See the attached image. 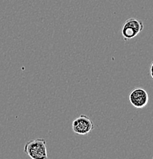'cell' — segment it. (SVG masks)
Here are the masks:
<instances>
[{
  "mask_svg": "<svg viewBox=\"0 0 153 159\" xmlns=\"http://www.w3.org/2000/svg\"><path fill=\"white\" fill-rule=\"evenodd\" d=\"M130 103L135 108L142 109L146 107L149 102L148 93L142 88H136L133 89L129 95Z\"/></svg>",
  "mask_w": 153,
  "mask_h": 159,
  "instance_id": "cell-4",
  "label": "cell"
},
{
  "mask_svg": "<svg viewBox=\"0 0 153 159\" xmlns=\"http://www.w3.org/2000/svg\"><path fill=\"white\" fill-rule=\"evenodd\" d=\"M93 121L86 115H80L72 122V129L75 134L86 135L94 129Z\"/></svg>",
  "mask_w": 153,
  "mask_h": 159,
  "instance_id": "cell-3",
  "label": "cell"
},
{
  "mask_svg": "<svg viewBox=\"0 0 153 159\" xmlns=\"http://www.w3.org/2000/svg\"><path fill=\"white\" fill-rule=\"evenodd\" d=\"M152 158H153V157H152Z\"/></svg>",
  "mask_w": 153,
  "mask_h": 159,
  "instance_id": "cell-6",
  "label": "cell"
},
{
  "mask_svg": "<svg viewBox=\"0 0 153 159\" xmlns=\"http://www.w3.org/2000/svg\"><path fill=\"white\" fill-rule=\"evenodd\" d=\"M144 29V25L141 20L135 18L128 19L123 24L121 29V34L124 41L134 39Z\"/></svg>",
  "mask_w": 153,
  "mask_h": 159,
  "instance_id": "cell-2",
  "label": "cell"
},
{
  "mask_svg": "<svg viewBox=\"0 0 153 159\" xmlns=\"http://www.w3.org/2000/svg\"><path fill=\"white\" fill-rule=\"evenodd\" d=\"M150 74H151V77H152V78L153 79V62H152V65H151V68H150Z\"/></svg>",
  "mask_w": 153,
  "mask_h": 159,
  "instance_id": "cell-5",
  "label": "cell"
},
{
  "mask_svg": "<svg viewBox=\"0 0 153 159\" xmlns=\"http://www.w3.org/2000/svg\"><path fill=\"white\" fill-rule=\"evenodd\" d=\"M24 152L32 159H46L48 158L45 139H36L25 144Z\"/></svg>",
  "mask_w": 153,
  "mask_h": 159,
  "instance_id": "cell-1",
  "label": "cell"
}]
</instances>
